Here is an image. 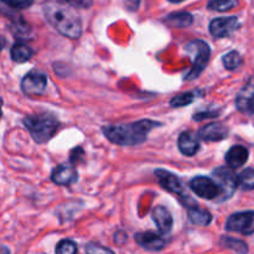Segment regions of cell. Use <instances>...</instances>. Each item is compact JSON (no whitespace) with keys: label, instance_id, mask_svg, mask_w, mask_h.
Wrapping results in <instances>:
<instances>
[{"label":"cell","instance_id":"6da1fadb","mask_svg":"<svg viewBox=\"0 0 254 254\" xmlns=\"http://www.w3.org/2000/svg\"><path fill=\"white\" fill-rule=\"evenodd\" d=\"M160 123L149 119L127 124H112L103 127V134L111 143L121 146H135L143 144L148 134Z\"/></svg>","mask_w":254,"mask_h":254},{"label":"cell","instance_id":"7a4b0ae2","mask_svg":"<svg viewBox=\"0 0 254 254\" xmlns=\"http://www.w3.org/2000/svg\"><path fill=\"white\" fill-rule=\"evenodd\" d=\"M42 10L47 22L61 35L68 39H78L82 35L81 19L69 5L47 1L42 6Z\"/></svg>","mask_w":254,"mask_h":254},{"label":"cell","instance_id":"3957f363","mask_svg":"<svg viewBox=\"0 0 254 254\" xmlns=\"http://www.w3.org/2000/svg\"><path fill=\"white\" fill-rule=\"evenodd\" d=\"M22 123L37 144L49 141L60 128L59 121L51 114L29 116L22 121Z\"/></svg>","mask_w":254,"mask_h":254},{"label":"cell","instance_id":"277c9868","mask_svg":"<svg viewBox=\"0 0 254 254\" xmlns=\"http://www.w3.org/2000/svg\"><path fill=\"white\" fill-rule=\"evenodd\" d=\"M186 51L193 57L192 69L188 73L185 79H195L203 72L211 56V49L202 40H193L186 45Z\"/></svg>","mask_w":254,"mask_h":254},{"label":"cell","instance_id":"5b68a950","mask_svg":"<svg viewBox=\"0 0 254 254\" xmlns=\"http://www.w3.org/2000/svg\"><path fill=\"white\" fill-rule=\"evenodd\" d=\"M155 176L158 179L159 184L165 189L169 192L174 193V195L178 196V198H180V201L183 202L184 206H186L188 208L196 207L195 200L190 197L188 192L184 189L183 183L180 181V179L178 178L174 174L169 173V171L163 170V169H159V170L155 171Z\"/></svg>","mask_w":254,"mask_h":254},{"label":"cell","instance_id":"8992f818","mask_svg":"<svg viewBox=\"0 0 254 254\" xmlns=\"http://www.w3.org/2000/svg\"><path fill=\"white\" fill-rule=\"evenodd\" d=\"M213 180L220 189V196L222 200L231 197L238 188V176L236 175L233 169L221 166L213 171Z\"/></svg>","mask_w":254,"mask_h":254},{"label":"cell","instance_id":"52a82bcc","mask_svg":"<svg viewBox=\"0 0 254 254\" xmlns=\"http://www.w3.org/2000/svg\"><path fill=\"white\" fill-rule=\"evenodd\" d=\"M226 230L250 236L254 233V211L233 213L226 222Z\"/></svg>","mask_w":254,"mask_h":254},{"label":"cell","instance_id":"ba28073f","mask_svg":"<svg viewBox=\"0 0 254 254\" xmlns=\"http://www.w3.org/2000/svg\"><path fill=\"white\" fill-rule=\"evenodd\" d=\"M47 86V77L42 72L32 71L27 73L21 81V89L26 96L39 97L44 94Z\"/></svg>","mask_w":254,"mask_h":254},{"label":"cell","instance_id":"9c48e42d","mask_svg":"<svg viewBox=\"0 0 254 254\" xmlns=\"http://www.w3.org/2000/svg\"><path fill=\"white\" fill-rule=\"evenodd\" d=\"M241 24L237 16H228V17H216L210 22V32L213 37H222L231 36L233 32L240 29Z\"/></svg>","mask_w":254,"mask_h":254},{"label":"cell","instance_id":"30bf717a","mask_svg":"<svg viewBox=\"0 0 254 254\" xmlns=\"http://www.w3.org/2000/svg\"><path fill=\"white\" fill-rule=\"evenodd\" d=\"M190 188L198 197H202L205 200H213L217 196H220V189L215 180L206 176H196L190 183Z\"/></svg>","mask_w":254,"mask_h":254},{"label":"cell","instance_id":"8fae6325","mask_svg":"<svg viewBox=\"0 0 254 254\" xmlns=\"http://www.w3.org/2000/svg\"><path fill=\"white\" fill-rule=\"evenodd\" d=\"M236 107L245 114H254V77L245 84L236 98Z\"/></svg>","mask_w":254,"mask_h":254},{"label":"cell","instance_id":"7c38bea8","mask_svg":"<svg viewBox=\"0 0 254 254\" xmlns=\"http://www.w3.org/2000/svg\"><path fill=\"white\" fill-rule=\"evenodd\" d=\"M51 180L56 185L60 186H69L78 180V174L77 170L69 164H62L56 166L51 174Z\"/></svg>","mask_w":254,"mask_h":254},{"label":"cell","instance_id":"4fadbf2b","mask_svg":"<svg viewBox=\"0 0 254 254\" xmlns=\"http://www.w3.org/2000/svg\"><path fill=\"white\" fill-rule=\"evenodd\" d=\"M135 242L138 243L140 247H143L146 251H153V252H158L165 247L166 242L163 237H160L156 233L151 232H140L135 235Z\"/></svg>","mask_w":254,"mask_h":254},{"label":"cell","instance_id":"5bb4252c","mask_svg":"<svg viewBox=\"0 0 254 254\" xmlns=\"http://www.w3.org/2000/svg\"><path fill=\"white\" fill-rule=\"evenodd\" d=\"M228 128L221 123H211L198 130V138L205 141H221L228 136Z\"/></svg>","mask_w":254,"mask_h":254},{"label":"cell","instance_id":"9a60e30c","mask_svg":"<svg viewBox=\"0 0 254 254\" xmlns=\"http://www.w3.org/2000/svg\"><path fill=\"white\" fill-rule=\"evenodd\" d=\"M178 146L181 154L186 156H193L200 149V141L191 131H184L179 136Z\"/></svg>","mask_w":254,"mask_h":254},{"label":"cell","instance_id":"2e32d148","mask_svg":"<svg viewBox=\"0 0 254 254\" xmlns=\"http://www.w3.org/2000/svg\"><path fill=\"white\" fill-rule=\"evenodd\" d=\"M248 155H250V151L242 145H235L227 151L226 154V163L228 164L231 169H238L242 168L248 160Z\"/></svg>","mask_w":254,"mask_h":254},{"label":"cell","instance_id":"e0dca14e","mask_svg":"<svg viewBox=\"0 0 254 254\" xmlns=\"http://www.w3.org/2000/svg\"><path fill=\"white\" fill-rule=\"evenodd\" d=\"M153 220L155 222L156 227L163 235H168L173 228V217L171 213L166 210L164 206H158L153 211Z\"/></svg>","mask_w":254,"mask_h":254},{"label":"cell","instance_id":"ac0fdd59","mask_svg":"<svg viewBox=\"0 0 254 254\" xmlns=\"http://www.w3.org/2000/svg\"><path fill=\"white\" fill-rule=\"evenodd\" d=\"M188 216L190 222L196 226H208L212 222V215L208 211L200 208L198 206L189 208Z\"/></svg>","mask_w":254,"mask_h":254},{"label":"cell","instance_id":"d6986e66","mask_svg":"<svg viewBox=\"0 0 254 254\" xmlns=\"http://www.w3.org/2000/svg\"><path fill=\"white\" fill-rule=\"evenodd\" d=\"M165 22L173 27H188L193 22V16L190 12H174L165 17Z\"/></svg>","mask_w":254,"mask_h":254},{"label":"cell","instance_id":"ffe728a7","mask_svg":"<svg viewBox=\"0 0 254 254\" xmlns=\"http://www.w3.org/2000/svg\"><path fill=\"white\" fill-rule=\"evenodd\" d=\"M10 55H11V59L14 60L15 62L22 64V62H26L31 59L32 50L30 49L27 45L21 44V42H17V44H15L14 46L11 47Z\"/></svg>","mask_w":254,"mask_h":254},{"label":"cell","instance_id":"44dd1931","mask_svg":"<svg viewBox=\"0 0 254 254\" xmlns=\"http://www.w3.org/2000/svg\"><path fill=\"white\" fill-rule=\"evenodd\" d=\"M196 97H197V92H185V93H181L179 96L174 97L170 102V106L174 107V108L189 106V104H191L195 101Z\"/></svg>","mask_w":254,"mask_h":254},{"label":"cell","instance_id":"7402d4cb","mask_svg":"<svg viewBox=\"0 0 254 254\" xmlns=\"http://www.w3.org/2000/svg\"><path fill=\"white\" fill-rule=\"evenodd\" d=\"M222 61H223V66H225V68L230 69V71H235V69H237L238 67L242 64L243 60L240 52L231 51L223 56Z\"/></svg>","mask_w":254,"mask_h":254},{"label":"cell","instance_id":"603a6c76","mask_svg":"<svg viewBox=\"0 0 254 254\" xmlns=\"http://www.w3.org/2000/svg\"><path fill=\"white\" fill-rule=\"evenodd\" d=\"M221 243H222L226 248H230V250L235 251V252L240 254L248 253V246L246 245L243 241L236 240V238H231V237H223L222 241H221Z\"/></svg>","mask_w":254,"mask_h":254},{"label":"cell","instance_id":"cb8c5ba5","mask_svg":"<svg viewBox=\"0 0 254 254\" xmlns=\"http://www.w3.org/2000/svg\"><path fill=\"white\" fill-rule=\"evenodd\" d=\"M238 184L243 190L254 189V169H246L238 175Z\"/></svg>","mask_w":254,"mask_h":254},{"label":"cell","instance_id":"d4e9b609","mask_svg":"<svg viewBox=\"0 0 254 254\" xmlns=\"http://www.w3.org/2000/svg\"><path fill=\"white\" fill-rule=\"evenodd\" d=\"M237 4V0H211L207 4V7L213 11H228Z\"/></svg>","mask_w":254,"mask_h":254},{"label":"cell","instance_id":"484cf974","mask_svg":"<svg viewBox=\"0 0 254 254\" xmlns=\"http://www.w3.org/2000/svg\"><path fill=\"white\" fill-rule=\"evenodd\" d=\"M56 254H77V245L71 240H62L57 245Z\"/></svg>","mask_w":254,"mask_h":254},{"label":"cell","instance_id":"4316f807","mask_svg":"<svg viewBox=\"0 0 254 254\" xmlns=\"http://www.w3.org/2000/svg\"><path fill=\"white\" fill-rule=\"evenodd\" d=\"M86 253L87 254H114L113 251H111L109 248L103 247V246L98 245V243H88L86 246Z\"/></svg>","mask_w":254,"mask_h":254},{"label":"cell","instance_id":"83f0119b","mask_svg":"<svg viewBox=\"0 0 254 254\" xmlns=\"http://www.w3.org/2000/svg\"><path fill=\"white\" fill-rule=\"evenodd\" d=\"M5 5L12 7V9H26V7L31 6L34 4L35 0H1Z\"/></svg>","mask_w":254,"mask_h":254},{"label":"cell","instance_id":"f1b7e54d","mask_svg":"<svg viewBox=\"0 0 254 254\" xmlns=\"http://www.w3.org/2000/svg\"><path fill=\"white\" fill-rule=\"evenodd\" d=\"M64 1L68 4L69 6L81 7V9H87L93 4V0H64Z\"/></svg>","mask_w":254,"mask_h":254},{"label":"cell","instance_id":"f546056e","mask_svg":"<svg viewBox=\"0 0 254 254\" xmlns=\"http://www.w3.org/2000/svg\"><path fill=\"white\" fill-rule=\"evenodd\" d=\"M140 5V0H126V6L128 10L135 11Z\"/></svg>","mask_w":254,"mask_h":254},{"label":"cell","instance_id":"4dcf8cb0","mask_svg":"<svg viewBox=\"0 0 254 254\" xmlns=\"http://www.w3.org/2000/svg\"><path fill=\"white\" fill-rule=\"evenodd\" d=\"M1 254H10V251L7 250L5 246H2V247H1Z\"/></svg>","mask_w":254,"mask_h":254},{"label":"cell","instance_id":"1f68e13d","mask_svg":"<svg viewBox=\"0 0 254 254\" xmlns=\"http://www.w3.org/2000/svg\"><path fill=\"white\" fill-rule=\"evenodd\" d=\"M170 2H174V4H178V2H181V1H185V0H169Z\"/></svg>","mask_w":254,"mask_h":254}]
</instances>
